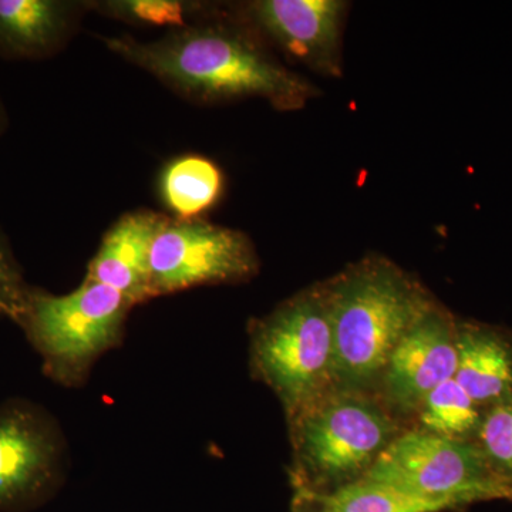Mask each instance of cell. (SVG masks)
Segmentation results:
<instances>
[{
  "mask_svg": "<svg viewBox=\"0 0 512 512\" xmlns=\"http://www.w3.org/2000/svg\"><path fill=\"white\" fill-rule=\"evenodd\" d=\"M89 3L63 0H0V57L40 60L69 42Z\"/></svg>",
  "mask_w": 512,
  "mask_h": 512,
  "instance_id": "cell-12",
  "label": "cell"
},
{
  "mask_svg": "<svg viewBox=\"0 0 512 512\" xmlns=\"http://www.w3.org/2000/svg\"><path fill=\"white\" fill-rule=\"evenodd\" d=\"M170 220L151 210L121 215L101 239L84 279L116 289L133 306L151 301V248Z\"/></svg>",
  "mask_w": 512,
  "mask_h": 512,
  "instance_id": "cell-11",
  "label": "cell"
},
{
  "mask_svg": "<svg viewBox=\"0 0 512 512\" xmlns=\"http://www.w3.org/2000/svg\"><path fill=\"white\" fill-rule=\"evenodd\" d=\"M313 493V491H312ZM318 512H446L444 505L360 478L326 494L313 493Z\"/></svg>",
  "mask_w": 512,
  "mask_h": 512,
  "instance_id": "cell-16",
  "label": "cell"
},
{
  "mask_svg": "<svg viewBox=\"0 0 512 512\" xmlns=\"http://www.w3.org/2000/svg\"><path fill=\"white\" fill-rule=\"evenodd\" d=\"M224 174L210 158L188 154L171 161L160 178V194L177 220H198L220 201Z\"/></svg>",
  "mask_w": 512,
  "mask_h": 512,
  "instance_id": "cell-14",
  "label": "cell"
},
{
  "mask_svg": "<svg viewBox=\"0 0 512 512\" xmlns=\"http://www.w3.org/2000/svg\"><path fill=\"white\" fill-rule=\"evenodd\" d=\"M293 495L289 512H318L315 495L306 488L292 485Z\"/></svg>",
  "mask_w": 512,
  "mask_h": 512,
  "instance_id": "cell-20",
  "label": "cell"
},
{
  "mask_svg": "<svg viewBox=\"0 0 512 512\" xmlns=\"http://www.w3.org/2000/svg\"><path fill=\"white\" fill-rule=\"evenodd\" d=\"M346 0H254L235 6L272 49L328 79H342Z\"/></svg>",
  "mask_w": 512,
  "mask_h": 512,
  "instance_id": "cell-9",
  "label": "cell"
},
{
  "mask_svg": "<svg viewBox=\"0 0 512 512\" xmlns=\"http://www.w3.org/2000/svg\"><path fill=\"white\" fill-rule=\"evenodd\" d=\"M133 308L123 293L84 279L66 295L32 288L18 326L52 382L80 387L97 360L121 346Z\"/></svg>",
  "mask_w": 512,
  "mask_h": 512,
  "instance_id": "cell-5",
  "label": "cell"
},
{
  "mask_svg": "<svg viewBox=\"0 0 512 512\" xmlns=\"http://www.w3.org/2000/svg\"><path fill=\"white\" fill-rule=\"evenodd\" d=\"M113 19L137 26H170V29L183 28L204 18L214 9V5L180 0H113V2L89 3Z\"/></svg>",
  "mask_w": 512,
  "mask_h": 512,
  "instance_id": "cell-17",
  "label": "cell"
},
{
  "mask_svg": "<svg viewBox=\"0 0 512 512\" xmlns=\"http://www.w3.org/2000/svg\"><path fill=\"white\" fill-rule=\"evenodd\" d=\"M484 410L456 379L441 383L424 399L417 412V430L451 440L476 441Z\"/></svg>",
  "mask_w": 512,
  "mask_h": 512,
  "instance_id": "cell-15",
  "label": "cell"
},
{
  "mask_svg": "<svg viewBox=\"0 0 512 512\" xmlns=\"http://www.w3.org/2000/svg\"><path fill=\"white\" fill-rule=\"evenodd\" d=\"M456 382L481 409L512 402V338L497 326L457 319Z\"/></svg>",
  "mask_w": 512,
  "mask_h": 512,
  "instance_id": "cell-13",
  "label": "cell"
},
{
  "mask_svg": "<svg viewBox=\"0 0 512 512\" xmlns=\"http://www.w3.org/2000/svg\"><path fill=\"white\" fill-rule=\"evenodd\" d=\"M367 480L444 505L448 511L491 500H512L476 441L404 430L367 471Z\"/></svg>",
  "mask_w": 512,
  "mask_h": 512,
  "instance_id": "cell-6",
  "label": "cell"
},
{
  "mask_svg": "<svg viewBox=\"0 0 512 512\" xmlns=\"http://www.w3.org/2000/svg\"><path fill=\"white\" fill-rule=\"evenodd\" d=\"M8 127V114H6L5 106H3L2 100H0V134Z\"/></svg>",
  "mask_w": 512,
  "mask_h": 512,
  "instance_id": "cell-21",
  "label": "cell"
},
{
  "mask_svg": "<svg viewBox=\"0 0 512 512\" xmlns=\"http://www.w3.org/2000/svg\"><path fill=\"white\" fill-rule=\"evenodd\" d=\"M261 269L254 242L238 229L170 220L151 248V299L208 285L251 281Z\"/></svg>",
  "mask_w": 512,
  "mask_h": 512,
  "instance_id": "cell-7",
  "label": "cell"
},
{
  "mask_svg": "<svg viewBox=\"0 0 512 512\" xmlns=\"http://www.w3.org/2000/svg\"><path fill=\"white\" fill-rule=\"evenodd\" d=\"M457 370V319L434 302L394 348L380 377V402L392 413L414 414Z\"/></svg>",
  "mask_w": 512,
  "mask_h": 512,
  "instance_id": "cell-10",
  "label": "cell"
},
{
  "mask_svg": "<svg viewBox=\"0 0 512 512\" xmlns=\"http://www.w3.org/2000/svg\"><path fill=\"white\" fill-rule=\"evenodd\" d=\"M476 443L495 476L512 487V402L484 410Z\"/></svg>",
  "mask_w": 512,
  "mask_h": 512,
  "instance_id": "cell-18",
  "label": "cell"
},
{
  "mask_svg": "<svg viewBox=\"0 0 512 512\" xmlns=\"http://www.w3.org/2000/svg\"><path fill=\"white\" fill-rule=\"evenodd\" d=\"M69 447L59 421L25 399L0 404V512L43 503L62 487Z\"/></svg>",
  "mask_w": 512,
  "mask_h": 512,
  "instance_id": "cell-8",
  "label": "cell"
},
{
  "mask_svg": "<svg viewBox=\"0 0 512 512\" xmlns=\"http://www.w3.org/2000/svg\"><path fill=\"white\" fill-rule=\"evenodd\" d=\"M33 286L26 282L8 238L0 231V318L18 325Z\"/></svg>",
  "mask_w": 512,
  "mask_h": 512,
  "instance_id": "cell-19",
  "label": "cell"
},
{
  "mask_svg": "<svg viewBox=\"0 0 512 512\" xmlns=\"http://www.w3.org/2000/svg\"><path fill=\"white\" fill-rule=\"evenodd\" d=\"M249 366L292 419L335 389L333 335L325 284L293 293L249 323Z\"/></svg>",
  "mask_w": 512,
  "mask_h": 512,
  "instance_id": "cell-4",
  "label": "cell"
},
{
  "mask_svg": "<svg viewBox=\"0 0 512 512\" xmlns=\"http://www.w3.org/2000/svg\"><path fill=\"white\" fill-rule=\"evenodd\" d=\"M101 40L111 53L194 103L259 99L275 110L298 111L322 94L282 63L235 6H214L204 18L147 42L127 35Z\"/></svg>",
  "mask_w": 512,
  "mask_h": 512,
  "instance_id": "cell-1",
  "label": "cell"
},
{
  "mask_svg": "<svg viewBox=\"0 0 512 512\" xmlns=\"http://www.w3.org/2000/svg\"><path fill=\"white\" fill-rule=\"evenodd\" d=\"M292 485L326 494L366 476L404 430L370 393L332 389L288 420Z\"/></svg>",
  "mask_w": 512,
  "mask_h": 512,
  "instance_id": "cell-3",
  "label": "cell"
},
{
  "mask_svg": "<svg viewBox=\"0 0 512 512\" xmlns=\"http://www.w3.org/2000/svg\"><path fill=\"white\" fill-rule=\"evenodd\" d=\"M325 284L335 389L376 390L387 360L433 305L419 279L382 255H367Z\"/></svg>",
  "mask_w": 512,
  "mask_h": 512,
  "instance_id": "cell-2",
  "label": "cell"
}]
</instances>
